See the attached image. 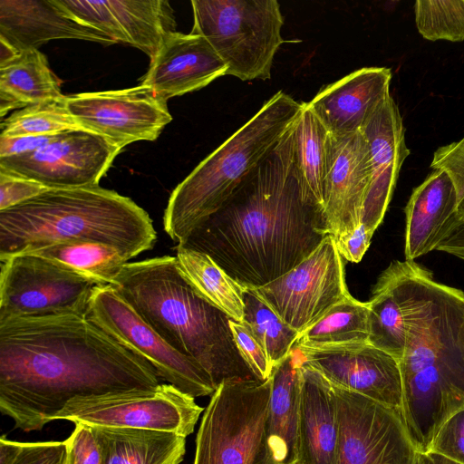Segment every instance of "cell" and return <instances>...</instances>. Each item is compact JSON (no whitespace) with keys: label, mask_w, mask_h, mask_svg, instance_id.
Wrapping results in <instances>:
<instances>
[{"label":"cell","mask_w":464,"mask_h":464,"mask_svg":"<svg viewBox=\"0 0 464 464\" xmlns=\"http://www.w3.org/2000/svg\"><path fill=\"white\" fill-rule=\"evenodd\" d=\"M415 464H459L440 454L427 450L417 452Z\"/></svg>","instance_id":"cell-45"},{"label":"cell","mask_w":464,"mask_h":464,"mask_svg":"<svg viewBox=\"0 0 464 464\" xmlns=\"http://www.w3.org/2000/svg\"><path fill=\"white\" fill-rule=\"evenodd\" d=\"M462 224L453 180L446 171L434 169L412 190L405 208V260L437 250Z\"/></svg>","instance_id":"cell-23"},{"label":"cell","mask_w":464,"mask_h":464,"mask_svg":"<svg viewBox=\"0 0 464 464\" xmlns=\"http://www.w3.org/2000/svg\"><path fill=\"white\" fill-rule=\"evenodd\" d=\"M304 363L332 384L383 405L401 409L402 377L400 362L368 343L328 348H302Z\"/></svg>","instance_id":"cell-16"},{"label":"cell","mask_w":464,"mask_h":464,"mask_svg":"<svg viewBox=\"0 0 464 464\" xmlns=\"http://www.w3.org/2000/svg\"><path fill=\"white\" fill-rule=\"evenodd\" d=\"M157 234L132 199L98 186L49 188L0 210V261L46 246L85 241L114 246L130 259L153 247Z\"/></svg>","instance_id":"cell-5"},{"label":"cell","mask_w":464,"mask_h":464,"mask_svg":"<svg viewBox=\"0 0 464 464\" xmlns=\"http://www.w3.org/2000/svg\"><path fill=\"white\" fill-rule=\"evenodd\" d=\"M389 266L406 324L401 411L422 452L442 423L464 409V293L436 282L415 261Z\"/></svg>","instance_id":"cell-3"},{"label":"cell","mask_w":464,"mask_h":464,"mask_svg":"<svg viewBox=\"0 0 464 464\" xmlns=\"http://www.w3.org/2000/svg\"><path fill=\"white\" fill-rule=\"evenodd\" d=\"M109 285L169 345L196 361L216 389L225 381L258 380L237 348L231 318L190 286L175 256L127 263Z\"/></svg>","instance_id":"cell-4"},{"label":"cell","mask_w":464,"mask_h":464,"mask_svg":"<svg viewBox=\"0 0 464 464\" xmlns=\"http://www.w3.org/2000/svg\"><path fill=\"white\" fill-rule=\"evenodd\" d=\"M304 102L279 91L171 192L163 227L178 244L218 210L298 119Z\"/></svg>","instance_id":"cell-6"},{"label":"cell","mask_w":464,"mask_h":464,"mask_svg":"<svg viewBox=\"0 0 464 464\" xmlns=\"http://www.w3.org/2000/svg\"><path fill=\"white\" fill-rule=\"evenodd\" d=\"M392 71L363 67L326 85L307 102L332 136L362 131L390 94Z\"/></svg>","instance_id":"cell-21"},{"label":"cell","mask_w":464,"mask_h":464,"mask_svg":"<svg viewBox=\"0 0 464 464\" xmlns=\"http://www.w3.org/2000/svg\"><path fill=\"white\" fill-rule=\"evenodd\" d=\"M58 1L76 19L150 59L166 36L177 32L174 10L166 0Z\"/></svg>","instance_id":"cell-18"},{"label":"cell","mask_w":464,"mask_h":464,"mask_svg":"<svg viewBox=\"0 0 464 464\" xmlns=\"http://www.w3.org/2000/svg\"><path fill=\"white\" fill-rule=\"evenodd\" d=\"M302 363V355L295 347L274 367L271 374L266 434L268 452L275 464L296 461Z\"/></svg>","instance_id":"cell-25"},{"label":"cell","mask_w":464,"mask_h":464,"mask_svg":"<svg viewBox=\"0 0 464 464\" xmlns=\"http://www.w3.org/2000/svg\"><path fill=\"white\" fill-rule=\"evenodd\" d=\"M339 423L336 464H415L401 409L332 384Z\"/></svg>","instance_id":"cell-12"},{"label":"cell","mask_w":464,"mask_h":464,"mask_svg":"<svg viewBox=\"0 0 464 464\" xmlns=\"http://www.w3.org/2000/svg\"><path fill=\"white\" fill-rule=\"evenodd\" d=\"M175 257L180 274L202 298L231 319L242 321L246 287L204 252L177 245Z\"/></svg>","instance_id":"cell-28"},{"label":"cell","mask_w":464,"mask_h":464,"mask_svg":"<svg viewBox=\"0 0 464 464\" xmlns=\"http://www.w3.org/2000/svg\"><path fill=\"white\" fill-rule=\"evenodd\" d=\"M61 84L38 49L20 52L0 66V116L14 109L63 98Z\"/></svg>","instance_id":"cell-27"},{"label":"cell","mask_w":464,"mask_h":464,"mask_svg":"<svg viewBox=\"0 0 464 464\" xmlns=\"http://www.w3.org/2000/svg\"><path fill=\"white\" fill-rule=\"evenodd\" d=\"M67 442V464H102L100 443L90 425L76 423Z\"/></svg>","instance_id":"cell-39"},{"label":"cell","mask_w":464,"mask_h":464,"mask_svg":"<svg viewBox=\"0 0 464 464\" xmlns=\"http://www.w3.org/2000/svg\"><path fill=\"white\" fill-rule=\"evenodd\" d=\"M293 137L297 167L309 192L323 207L330 133L307 102L295 122Z\"/></svg>","instance_id":"cell-32"},{"label":"cell","mask_w":464,"mask_h":464,"mask_svg":"<svg viewBox=\"0 0 464 464\" xmlns=\"http://www.w3.org/2000/svg\"><path fill=\"white\" fill-rule=\"evenodd\" d=\"M66 106L85 130L122 150L139 140H155L172 116L167 101L144 84L66 96Z\"/></svg>","instance_id":"cell-15"},{"label":"cell","mask_w":464,"mask_h":464,"mask_svg":"<svg viewBox=\"0 0 464 464\" xmlns=\"http://www.w3.org/2000/svg\"><path fill=\"white\" fill-rule=\"evenodd\" d=\"M0 39L18 52L38 49L55 39L116 44L73 17L58 0H0Z\"/></svg>","instance_id":"cell-22"},{"label":"cell","mask_w":464,"mask_h":464,"mask_svg":"<svg viewBox=\"0 0 464 464\" xmlns=\"http://www.w3.org/2000/svg\"><path fill=\"white\" fill-rule=\"evenodd\" d=\"M0 464H67V442L0 439Z\"/></svg>","instance_id":"cell-36"},{"label":"cell","mask_w":464,"mask_h":464,"mask_svg":"<svg viewBox=\"0 0 464 464\" xmlns=\"http://www.w3.org/2000/svg\"><path fill=\"white\" fill-rule=\"evenodd\" d=\"M241 323L266 352L274 369L295 348L299 332L286 324L252 289L246 288Z\"/></svg>","instance_id":"cell-33"},{"label":"cell","mask_w":464,"mask_h":464,"mask_svg":"<svg viewBox=\"0 0 464 464\" xmlns=\"http://www.w3.org/2000/svg\"><path fill=\"white\" fill-rule=\"evenodd\" d=\"M362 132L369 145L372 166L362 223L375 232L391 202L401 168L410 155L402 118L391 94L378 107Z\"/></svg>","instance_id":"cell-20"},{"label":"cell","mask_w":464,"mask_h":464,"mask_svg":"<svg viewBox=\"0 0 464 464\" xmlns=\"http://www.w3.org/2000/svg\"><path fill=\"white\" fill-rule=\"evenodd\" d=\"M415 23L430 41H464V1L419 0L414 4Z\"/></svg>","instance_id":"cell-35"},{"label":"cell","mask_w":464,"mask_h":464,"mask_svg":"<svg viewBox=\"0 0 464 464\" xmlns=\"http://www.w3.org/2000/svg\"><path fill=\"white\" fill-rule=\"evenodd\" d=\"M28 254L55 261L101 285H111L130 260L114 246L85 241L53 244Z\"/></svg>","instance_id":"cell-31"},{"label":"cell","mask_w":464,"mask_h":464,"mask_svg":"<svg viewBox=\"0 0 464 464\" xmlns=\"http://www.w3.org/2000/svg\"><path fill=\"white\" fill-rule=\"evenodd\" d=\"M368 304V343L400 362L405 351L406 324L390 266L379 276Z\"/></svg>","instance_id":"cell-30"},{"label":"cell","mask_w":464,"mask_h":464,"mask_svg":"<svg viewBox=\"0 0 464 464\" xmlns=\"http://www.w3.org/2000/svg\"><path fill=\"white\" fill-rule=\"evenodd\" d=\"M102 449V464H180L186 437L148 429L91 426Z\"/></svg>","instance_id":"cell-26"},{"label":"cell","mask_w":464,"mask_h":464,"mask_svg":"<svg viewBox=\"0 0 464 464\" xmlns=\"http://www.w3.org/2000/svg\"><path fill=\"white\" fill-rule=\"evenodd\" d=\"M294 125L221 208L178 244L208 254L248 289L285 275L330 235L295 161Z\"/></svg>","instance_id":"cell-2"},{"label":"cell","mask_w":464,"mask_h":464,"mask_svg":"<svg viewBox=\"0 0 464 464\" xmlns=\"http://www.w3.org/2000/svg\"><path fill=\"white\" fill-rule=\"evenodd\" d=\"M270 394L271 376L219 384L203 412L193 464H275L266 434Z\"/></svg>","instance_id":"cell-8"},{"label":"cell","mask_w":464,"mask_h":464,"mask_svg":"<svg viewBox=\"0 0 464 464\" xmlns=\"http://www.w3.org/2000/svg\"><path fill=\"white\" fill-rule=\"evenodd\" d=\"M190 33L203 36L225 63L226 75L268 80L285 43L284 17L276 0H192Z\"/></svg>","instance_id":"cell-7"},{"label":"cell","mask_w":464,"mask_h":464,"mask_svg":"<svg viewBox=\"0 0 464 464\" xmlns=\"http://www.w3.org/2000/svg\"><path fill=\"white\" fill-rule=\"evenodd\" d=\"M121 150L102 136L73 130L30 153L0 158V171L47 188L98 186Z\"/></svg>","instance_id":"cell-14"},{"label":"cell","mask_w":464,"mask_h":464,"mask_svg":"<svg viewBox=\"0 0 464 464\" xmlns=\"http://www.w3.org/2000/svg\"><path fill=\"white\" fill-rule=\"evenodd\" d=\"M458 213L464 223V195L458 199Z\"/></svg>","instance_id":"cell-46"},{"label":"cell","mask_w":464,"mask_h":464,"mask_svg":"<svg viewBox=\"0 0 464 464\" xmlns=\"http://www.w3.org/2000/svg\"><path fill=\"white\" fill-rule=\"evenodd\" d=\"M437 250L452 255L464 261V223L444 240Z\"/></svg>","instance_id":"cell-44"},{"label":"cell","mask_w":464,"mask_h":464,"mask_svg":"<svg viewBox=\"0 0 464 464\" xmlns=\"http://www.w3.org/2000/svg\"><path fill=\"white\" fill-rule=\"evenodd\" d=\"M373 233L361 223L350 235L335 239L336 247L342 257L350 262H360L371 244Z\"/></svg>","instance_id":"cell-42"},{"label":"cell","mask_w":464,"mask_h":464,"mask_svg":"<svg viewBox=\"0 0 464 464\" xmlns=\"http://www.w3.org/2000/svg\"><path fill=\"white\" fill-rule=\"evenodd\" d=\"M428 450L464 464V409L442 423Z\"/></svg>","instance_id":"cell-37"},{"label":"cell","mask_w":464,"mask_h":464,"mask_svg":"<svg viewBox=\"0 0 464 464\" xmlns=\"http://www.w3.org/2000/svg\"><path fill=\"white\" fill-rule=\"evenodd\" d=\"M368 337L369 304L350 295L302 331L295 347L318 349L365 343Z\"/></svg>","instance_id":"cell-29"},{"label":"cell","mask_w":464,"mask_h":464,"mask_svg":"<svg viewBox=\"0 0 464 464\" xmlns=\"http://www.w3.org/2000/svg\"><path fill=\"white\" fill-rule=\"evenodd\" d=\"M47 189L34 180L0 171V210L19 205Z\"/></svg>","instance_id":"cell-41"},{"label":"cell","mask_w":464,"mask_h":464,"mask_svg":"<svg viewBox=\"0 0 464 464\" xmlns=\"http://www.w3.org/2000/svg\"><path fill=\"white\" fill-rule=\"evenodd\" d=\"M153 366L78 314L0 321V411L40 430L71 400L160 384Z\"/></svg>","instance_id":"cell-1"},{"label":"cell","mask_w":464,"mask_h":464,"mask_svg":"<svg viewBox=\"0 0 464 464\" xmlns=\"http://www.w3.org/2000/svg\"><path fill=\"white\" fill-rule=\"evenodd\" d=\"M83 130L66 106V96L26 106L1 122L0 137L57 134Z\"/></svg>","instance_id":"cell-34"},{"label":"cell","mask_w":464,"mask_h":464,"mask_svg":"<svg viewBox=\"0 0 464 464\" xmlns=\"http://www.w3.org/2000/svg\"><path fill=\"white\" fill-rule=\"evenodd\" d=\"M227 66L201 35L174 32L166 36L141 84L168 101L206 87L226 75Z\"/></svg>","instance_id":"cell-19"},{"label":"cell","mask_w":464,"mask_h":464,"mask_svg":"<svg viewBox=\"0 0 464 464\" xmlns=\"http://www.w3.org/2000/svg\"><path fill=\"white\" fill-rule=\"evenodd\" d=\"M102 285L55 261L20 254L1 262L0 321L61 314L86 316Z\"/></svg>","instance_id":"cell-9"},{"label":"cell","mask_w":464,"mask_h":464,"mask_svg":"<svg viewBox=\"0 0 464 464\" xmlns=\"http://www.w3.org/2000/svg\"><path fill=\"white\" fill-rule=\"evenodd\" d=\"M252 290L299 333L351 295L343 258L331 235L287 273Z\"/></svg>","instance_id":"cell-13"},{"label":"cell","mask_w":464,"mask_h":464,"mask_svg":"<svg viewBox=\"0 0 464 464\" xmlns=\"http://www.w3.org/2000/svg\"><path fill=\"white\" fill-rule=\"evenodd\" d=\"M59 134L0 137V158L30 153L53 140Z\"/></svg>","instance_id":"cell-43"},{"label":"cell","mask_w":464,"mask_h":464,"mask_svg":"<svg viewBox=\"0 0 464 464\" xmlns=\"http://www.w3.org/2000/svg\"><path fill=\"white\" fill-rule=\"evenodd\" d=\"M338 432L334 387L303 362L295 464H336Z\"/></svg>","instance_id":"cell-24"},{"label":"cell","mask_w":464,"mask_h":464,"mask_svg":"<svg viewBox=\"0 0 464 464\" xmlns=\"http://www.w3.org/2000/svg\"><path fill=\"white\" fill-rule=\"evenodd\" d=\"M86 317L150 362L160 377L182 392L194 398L215 392L208 373L169 345L111 285L94 289Z\"/></svg>","instance_id":"cell-11"},{"label":"cell","mask_w":464,"mask_h":464,"mask_svg":"<svg viewBox=\"0 0 464 464\" xmlns=\"http://www.w3.org/2000/svg\"><path fill=\"white\" fill-rule=\"evenodd\" d=\"M195 398L171 384L152 390H130L76 397L53 420H65L90 426L148 429L184 437L194 431L202 413Z\"/></svg>","instance_id":"cell-10"},{"label":"cell","mask_w":464,"mask_h":464,"mask_svg":"<svg viewBox=\"0 0 464 464\" xmlns=\"http://www.w3.org/2000/svg\"><path fill=\"white\" fill-rule=\"evenodd\" d=\"M372 178L371 155L362 131L329 137L323 208L334 239L350 235L362 223Z\"/></svg>","instance_id":"cell-17"},{"label":"cell","mask_w":464,"mask_h":464,"mask_svg":"<svg viewBox=\"0 0 464 464\" xmlns=\"http://www.w3.org/2000/svg\"><path fill=\"white\" fill-rule=\"evenodd\" d=\"M430 168L446 171L454 182L458 199L464 195V137L440 147L433 154Z\"/></svg>","instance_id":"cell-40"},{"label":"cell","mask_w":464,"mask_h":464,"mask_svg":"<svg viewBox=\"0 0 464 464\" xmlns=\"http://www.w3.org/2000/svg\"><path fill=\"white\" fill-rule=\"evenodd\" d=\"M229 324L237 348L254 374L260 381L269 379L273 367L263 347L241 322L230 319Z\"/></svg>","instance_id":"cell-38"}]
</instances>
